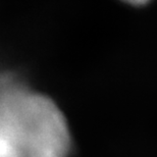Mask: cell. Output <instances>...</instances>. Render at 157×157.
Here are the masks:
<instances>
[{
    "label": "cell",
    "mask_w": 157,
    "mask_h": 157,
    "mask_svg": "<svg viewBox=\"0 0 157 157\" xmlns=\"http://www.w3.org/2000/svg\"><path fill=\"white\" fill-rule=\"evenodd\" d=\"M0 100V157H67L71 135L48 97L13 91Z\"/></svg>",
    "instance_id": "6da1fadb"
}]
</instances>
